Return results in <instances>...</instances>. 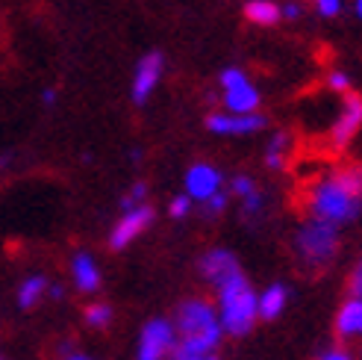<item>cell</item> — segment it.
Segmentation results:
<instances>
[{"label": "cell", "mask_w": 362, "mask_h": 360, "mask_svg": "<svg viewBox=\"0 0 362 360\" xmlns=\"http://www.w3.org/2000/svg\"><path fill=\"white\" fill-rule=\"evenodd\" d=\"M306 210L336 227L351 225L362 213V166H341L315 180L306 198Z\"/></svg>", "instance_id": "6da1fadb"}, {"label": "cell", "mask_w": 362, "mask_h": 360, "mask_svg": "<svg viewBox=\"0 0 362 360\" xmlns=\"http://www.w3.org/2000/svg\"><path fill=\"white\" fill-rule=\"evenodd\" d=\"M177 331H180V346L177 351L183 354H212L221 343V319L215 308L204 298H192L180 304L177 310Z\"/></svg>", "instance_id": "7a4b0ae2"}, {"label": "cell", "mask_w": 362, "mask_h": 360, "mask_svg": "<svg viewBox=\"0 0 362 360\" xmlns=\"http://www.w3.org/2000/svg\"><path fill=\"white\" fill-rule=\"evenodd\" d=\"M218 319H221V328L224 334H233V337H245L253 331V322L259 319V310H257V293L250 290L247 278L239 272H233L230 278H224L218 286Z\"/></svg>", "instance_id": "3957f363"}, {"label": "cell", "mask_w": 362, "mask_h": 360, "mask_svg": "<svg viewBox=\"0 0 362 360\" xmlns=\"http://www.w3.org/2000/svg\"><path fill=\"white\" fill-rule=\"evenodd\" d=\"M336 245H339V227L324 219H315V215H310L306 225L298 230V254L313 269L327 266L336 254Z\"/></svg>", "instance_id": "277c9868"}, {"label": "cell", "mask_w": 362, "mask_h": 360, "mask_svg": "<svg viewBox=\"0 0 362 360\" xmlns=\"http://www.w3.org/2000/svg\"><path fill=\"white\" fill-rule=\"evenodd\" d=\"M180 346L177 331L168 319H151L139 334V349L136 360H165Z\"/></svg>", "instance_id": "5b68a950"}, {"label": "cell", "mask_w": 362, "mask_h": 360, "mask_svg": "<svg viewBox=\"0 0 362 360\" xmlns=\"http://www.w3.org/2000/svg\"><path fill=\"white\" fill-rule=\"evenodd\" d=\"M165 74V53L162 50H148L133 68V80H130V98L136 106H144L156 92V86Z\"/></svg>", "instance_id": "8992f818"}, {"label": "cell", "mask_w": 362, "mask_h": 360, "mask_svg": "<svg viewBox=\"0 0 362 360\" xmlns=\"http://www.w3.org/2000/svg\"><path fill=\"white\" fill-rule=\"evenodd\" d=\"M151 222H153V207H148V204H139V207L124 210L121 219L112 227V233H110V248L124 251L127 245H133L141 237V233L151 227Z\"/></svg>", "instance_id": "52a82bcc"}, {"label": "cell", "mask_w": 362, "mask_h": 360, "mask_svg": "<svg viewBox=\"0 0 362 360\" xmlns=\"http://www.w3.org/2000/svg\"><path fill=\"white\" fill-rule=\"evenodd\" d=\"M268 124L265 116L259 113H209L206 116V130L218 133V136H247V133H259Z\"/></svg>", "instance_id": "ba28073f"}, {"label": "cell", "mask_w": 362, "mask_h": 360, "mask_svg": "<svg viewBox=\"0 0 362 360\" xmlns=\"http://www.w3.org/2000/svg\"><path fill=\"white\" fill-rule=\"evenodd\" d=\"M345 101H341V110L333 121V128H330V142H333V148H345L348 142L359 133L362 128V95H356L354 89L348 95H341Z\"/></svg>", "instance_id": "9c48e42d"}, {"label": "cell", "mask_w": 362, "mask_h": 360, "mask_svg": "<svg viewBox=\"0 0 362 360\" xmlns=\"http://www.w3.org/2000/svg\"><path fill=\"white\" fill-rule=\"evenodd\" d=\"M221 184H224V177H221V171L215 169V166H209V163H194L189 171H186V192L192 195V201H206L209 195H215L221 189Z\"/></svg>", "instance_id": "30bf717a"}, {"label": "cell", "mask_w": 362, "mask_h": 360, "mask_svg": "<svg viewBox=\"0 0 362 360\" xmlns=\"http://www.w3.org/2000/svg\"><path fill=\"white\" fill-rule=\"evenodd\" d=\"M233 272H239V260L233 251L227 248H212L206 251V254L201 257V275L212 283V286H218L224 278H230Z\"/></svg>", "instance_id": "8fae6325"}, {"label": "cell", "mask_w": 362, "mask_h": 360, "mask_svg": "<svg viewBox=\"0 0 362 360\" xmlns=\"http://www.w3.org/2000/svg\"><path fill=\"white\" fill-rule=\"evenodd\" d=\"M259 103H262V95L250 80L224 89V110L230 113H259Z\"/></svg>", "instance_id": "7c38bea8"}, {"label": "cell", "mask_w": 362, "mask_h": 360, "mask_svg": "<svg viewBox=\"0 0 362 360\" xmlns=\"http://www.w3.org/2000/svg\"><path fill=\"white\" fill-rule=\"evenodd\" d=\"M71 281H74V286L80 293H98L100 290V269H98V260L92 254H86V251H80V254H74V260H71Z\"/></svg>", "instance_id": "4fadbf2b"}, {"label": "cell", "mask_w": 362, "mask_h": 360, "mask_svg": "<svg viewBox=\"0 0 362 360\" xmlns=\"http://www.w3.org/2000/svg\"><path fill=\"white\" fill-rule=\"evenodd\" d=\"M245 18L250 24L257 27H274L283 21V9L280 4H274V0H247V4L242 6Z\"/></svg>", "instance_id": "5bb4252c"}, {"label": "cell", "mask_w": 362, "mask_h": 360, "mask_svg": "<svg viewBox=\"0 0 362 360\" xmlns=\"http://www.w3.org/2000/svg\"><path fill=\"white\" fill-rule=\"evenodd\" d=\"M47 293H50L47 278L45 275H30V278H24L21 283H18V308H21V310L39 308Z\"/></svg>", "instance_id": "9a60e30c"}, {"label": "cell", "mask_w": 362, "mask_h": 360, "mask_svg": "<svg viewBox=\"0 0 362 360\" xmlns=\"http://www.w3.org/2000/svg\"><path fill=\"white\" fill-rule=\"evenodd\" d=\"M286 304H288V290L283 283H271L265 293L257 296V310H259V319H265V322L277 319L286 310Z\"/></svg>", "instance_id": "2e32d148"}, {"label": "cell", "mask_w": 362, "mask_h": 360, "mask_svg": "<svg viewBox=\"0 0 362 360\" xmlns=\"http://www.w3.org/2000/svg\"><path fill=\"white\" fill-rule=\"evenodd\" d=\"M336 331L339 337H356L362 334V298L354 296L341 304V310L336 316Z\"/></svg>", "instance_id": "e0dca14e"}, {"label": "cell", "mask_w": 362, "mask_h": 360, "mask_svg": "<svg viewBox=\"0 0 362 360\" xmlns=\"http://www.w3.org/2000/svg\"><path fill=\"white\" fill-rule=\"evenodd\" d=\"M288 148H292V136H288L286 130L274 133V136H271V142H268V151H265V166L274 169V171H280V169L286 166Z\"/></svg>", "instance_id": "ac0fdd59"}, {"label": "cell", "mask_w": 362, "mask_h": 360, "mask_svg": "<svg viewBox=\"0 0 362 360\" xmlns=\"http://www.w3.org/2000/svg\"><path fill=\"white\" fill-rule=\"evenodd\" d=\"M110 322H112V308H110V304L95 301V304H88V308H86V325L88 328L103 331V328H110Z\"/></svg>", "instance_id": "d6986e66"}, {"label": "cell", "mask_w": 362, "mask_h": 360, "mask_svg": "<svg viewBox=\"0 0 362 360\" xmlns=\"http://www.w3.org/2000/svg\"><path fill=\"white\" fill-rule=\"evenodd\" d=\"M327 89H330V92H336V95H348L354 89L351 74H348V71H341V68H333L327 74Z\"/></svg>", "instance_id": "ffe728a7"}, {"label": "cell", "mask_w": 362, "mask_h": 360, "mask_svg": "<svg viewBox=\"0 0 362 360\" xmlns=\"http://www.w3.org/2000/svg\"><path fill=\"white\" fill-rule=\"evenodd\" d=\"M144 195H148V184H133L130 189H127V195L121 198V210H130V207H139V204H144Z\"/></svg>", "instance_id": "44dd1931"}, {"label": "cell", "mask_w": 362, "mask_h": 360, "mask_svg": "<svg viewBox=\"0 0 362 360\" xmlns=\"http://www.w3.org/2000/svg\"><path fill=\"white\" fill-rule=\"evenodd\" d=\"M306 4H313L321 18H336L345 6V0H306Z\"/></svg>", "instance_id": "7402d4cb"}, {"label": "cell", "mask_w": 362, "mask_h": 360, "mask_svg": "<svg viewBox=\"0 0 362 360\" xmlns=\"http://www.w3.org/2000/svg\"><path fill=\"white\" fill-rule=\"evenodd\" d=\"M259 210H262V195H259V189H253L250 195L242 198V215H247V219H257Z\"/></svg>", "instance_id": "603a6c76"}, {"label": "cell", "mask_w": 362, "mask_h": 360, "mask_svg": "<svg viewBox=\"0 0 362 360\" xmlns=\"http://www.w3.org/2000/svg\"><path fill=\"white\" fill-rule=\"evenodd\" d=\"M227 201H230V192L218 189V192L209 195L206 201H204V210H206L209 215H221V213H224V207H227Z\"/></svg>", "instance_id": "cb8c5ba5"}, {"label": "cell", "mask_w": 362, "mask_h": 360, "mask_svg": "<svg viewBox=\"0 0 362 360\" xmlns=\"http://www.w3.org/2000/svg\"><path fill=\"white\" fill-rule=\"evenodd\" d=\"M189 210H192V195H189V192H186V195H177L174 201L168 204L171 219H186V215H189Z\"/></svg>", "instance_id": "d4e9b609"}, {"label": "cell", "mask_w": 362, "mask_h": 360, "mask_svg": "<svg viewBox=\"0 0 362 360\" xmlns=\"http://www.w3.org/2000/svg\"><path fill=\"white\" fill-rule=\"evenodd\" d=\"M253 189H257V184H253L247 174H236V177L230 180V192L236 195V198H245V195H250Z\"/></svg>", "instance_id": "484cf974"}, {"label": "cell", "mask_w": 362, "mask_h": 360, "mask_svg": "<svg viewBox=\"0 0 362 360\" xmlns=\"http://www.w3.org/2000/svg\"><path fill=\"white\" fill-rule=\"evenodd\" d=\"M280 9H283V21H298V18L303 15V4H300V0H288V4H283Z\"/></svg>", "instance_id": "4316f807"}, {"label": "cell", "mask_w": 362, "mask_h": 360, "mask_svg": "<svg viewBox=\"0 0 362 360\" xmlns=\"http://www.w3.org/2000/svg\"><path fill=\"white\" fill-rule=\"evenodd\" d=\"M351 293L362 298V263L356 266V272H354V278H351Z\"/></svg>", "instance_id": "83f0119b"}, {"label": "cell", "mask_w": 362, "mask_h": 360, "mask_svg": "<svg viewBox=\"0 0 362 360\" xmlns=\"http://www.w3.org/2000/svg\"><path fill=\"white\" fill-rule=\"evenodd\" d=\"M174 360H218V357H215V351L212 354H183V351H174Z\"/></svg>", "instance_id": "f1b7e54d"}, {"label": "cell", "mask_w": 362, "mask_h": 360, "mask_svg": "<svg viewBox=\"0 0 362 360\" xmlns=\"http://www.w3.org/2000/svg\"><path fill=\"white\" fill-rule=\"evenodd\" d=\"M318 360H354L348 351H341V349H333V351H327V354H321Z\"/></svg>", "instance_id": "f546056e"}, {"label": "cell", "mask_w": 362, "mask_h": 360, "mask_svg": "<svg viewBox=\"0 0 362 360\" xmlns=\"http://www.w3.org/2000/svg\"><path fill=\"white\" fill-rule=\"evenodd\" d=\"M57 98H59L57 89H45V92H42V103L45 106H53V103H57Z\"/></svg>", "instance_id": "4dcf8cb0"}, {"label": "cell", "mask_w": 362, "mask_h": 360, "mask_svg": "<svg viewBox=\"0 0 362 360\" xmlns=\"http://www.w3.org/2000/svg\"><path fill=\"white\" fill-rule=\"evenodd\" d=\"M354 12H356V18L362 21V0H354Z\"/></svg>", "instance_id": "1f68e13d"}, {"label": "cell", "mask_w": 362, "mask_h": 360, "mask_svg": "<svg viewBox=\"0 0 362 360\" xmlns=\"http://www.w3.org/2000/svg\"><path fill=\"white\" fill-rule=\"evenodd\" d=\"M65 360H92V357H88V354H68Z\"/></svg>", "instance_id": "d6a6232c"}, {"label": "cell", "mask_w": 362, "mask_h": 360, "mask_svg": "<svg viewBox=\"0 0 362 360\" xmlns=\"http://www.w3.org/2000/svg\"><path fill=\"white\" fill-rule=\"evenodd\" d=\"M6 166H9V154L0 157V169H6Z\"/></svg>", "instance_id": "836d02e7"}]
</instances>
